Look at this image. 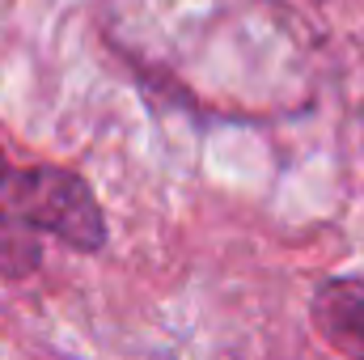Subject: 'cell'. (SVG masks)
<instances>
[{
    "instance_id": "cell-1",
    "label": "cell",
    "mask_w": 364,
    "mask_h": 360,
    "mask_svg": "<svg viewBox=\"0 0 364 360\" xmlns=\"http://www.w3.org/2000/svg\"><path fill=\"white\" fill-rule=\"evenodd\" d=\"M43 238L93 255L106 246V216L93 186L64 166L0 170V275L26 280L43 263Z\"/></svg>"
},
{
    "instance_id": "cell-2",
    "label": "cell",
    "mask_w": 364,
    "mask_h": 360,
    "mask_svg": "<svg viewBox=\"0 0 364 360\" xmlns=\"http://www.w3.org/2000/svg\"><path fill=\"white\" fill-rule=\"evenodd\" d=\"M309 318L318 335L348 360H364V280L331 275L309 297Z\"/></svg>"
}]
</instances>
